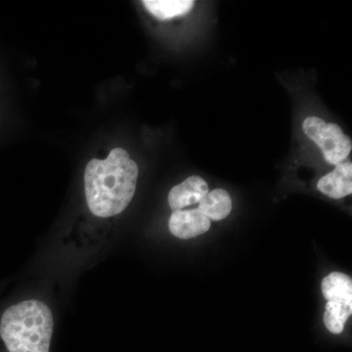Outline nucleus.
<instances>
[{"label":"nucleus","mask_w":352,"mask_h":352,"mask_svg":"<svg viewBox=\"0 0 352 352\" xmlns=\"http://www.w3.org/2000/svg\"><path fill=\"white\" fill-rule=\"evenodd\" d=\"M143 6L160 20H170L186 15L195 6L193 0H144Z\"/></svg>","instance_id":"9"},{"label":"nucleus","mask_w":352,"mask_h":352,"mask_svg":"<svg viewBox=\"0 0 352 352\" xmlns=\"http://www.w3.org/2000/svg\"><path fill=\"white\" fill-rule=\"evenodd\" d=\"M198 208L208 219L219 221L230 214L232 200L226 190L215 189L204 197L203 200L199 203Z\"/></svg>","instance_id":"8"},{"label":"nucleus","mask_w":352,"mask_h":352,"mask_svg":"<svg viewBox=\"0 0 352 352\" xmlns=\"http://www.w3.org/2000/svg\"><path fill=\"white\" fill-rule=\"evenodd\" d=\"M138 166L122 148H115L107 159H94L85 173V189L90 212L111 217L124 212L135 194Z\"/></svg>","instance_id":"1"},{"label":"nucleus","mask_w":352,"mask_h":352,"mask_svg":"<svg viewBox=\"0 0 352 352\" xmlns=\"http://www.w3.org/2000/svg\"><path fill=\"white\" fill-rule=\"evenodd\" d=\"M208 183L200 176H190L180 184L176 185L168 193V205L171 210H182L194 204L200 203L208 193Z\"/></svg>","instance_id":"5"},{"label":"nucleus","mask_w":352,"mask_h":352,"mask_svg":"<svg viewBox=\"0 0 352 352\" xmlns=\"http://www.w3.org/2000/svg\"><path fill=\"white\" fill-rule=\"evenodd\" d=\"M317 188L324 195L330 198L339 199L351 195L352 193V164L340 163L336 166L335 170L323 177L317 183Z\"/></svg>","instance_id":"6"},{"label":"nucleus","mask_w":352,"mask_h":352,"mask_svg":"<svg viewBox=\"0 0 352 352\" xmlns=\"http://www.w3.org/2000/svg\"><path fill=\"white\" fill-rule=\"evenodd\" d=\"M307 138L321 148L323 156L329 164L337 166L344 163L351 154L352 143L338 124L326 122L318 117H308L302 124Z\"/></svg>","instance_id":"3"},{"label":"nucleus","mask_w":352,"mask_h":352,"mask_svg":"<svg viewBox=\"0 0 352 352\" xmlns=\"http://www.w3.org/2000/svg\"><path fill=\"white\" fill-rule=\"evenodd\" d=\"M168 228L179 239H192L210 230V219L199 208L175 210L170 215Z\"/></svg>","instance_id":"4"},{"label":"nucleus","mask_w":352,"mask_h":352,"mask_svg":"<svg viewBox=\"0 0 352 352\" xmlns=\"http://www.w3.org/2000/svg\"><path fill=\"white\" fill-rule=\"evenodd\" d=\"M322 293L328 302L337 300L352 305L351 278L342 272L331 273L322 281Z\"/></svg>","instance_id":"7"},{"label":"nucleus","mask_w":352,"mask_h":352,"mask_svg":"<svg viewBox=\"0 0 352 352\" xmlns=\"http://www.w3.org/2000/svg\"><path fill=\"white\" fill-rule=\"evenodd\" d=\"M53 321L45 303L31 300L6 310L0 320V337L9 352H50Z\"/></svg>","instance_id":"2"},{"label":"nucleus","mask_w":352,"mask_h":352,"mask_svg":"<svg viewBox=\"0 0 352 352\" xmlns=\"http://www.w3.org/2000/svg\"><path fill=\"white\" fill-rule=\"evenodd\" d=\"M352 314V305L331 300L326 305L324 323L331 333L339 335L344 331V324Z\"/></svg>","instance_id":"10"}]
</instances>
